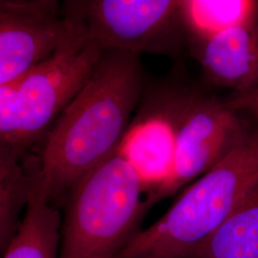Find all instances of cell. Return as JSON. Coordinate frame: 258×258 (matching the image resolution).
I'll list each match as a JSON object with an SVG mask.
<instances>
[{
  "instance_id": "obj_9",
  "label": "cell",
  "mask_w": 258,
  "mask_h": 258,
  "mask_svg": "<svg viewBox=\"0 0 258 258\" xmlns=\"http://www.w3.org/2000/svg\"><path fill=\"white\" fill-rule=\"evenodd\" d=\"M167 110L130 124L118 148L145 185L148 207L160 201L173 167L174 123Z\"/></svg>"
},
{
  "instance_id": "obj_1",
  "label": "cell",
  "mask_w": 258,
  "mask_h": 258,
  "mask_svg": "<svg viewBox=\"0 0 258 258\" xmlns=\"http://www.w3.org/2000/svg\"><path fill=\"white\" fill-rule=\"evenodd\" d=\"M140 55L103 52L47 134L37 177L52 203L119 148L144 88Z\"/></svg>"
},
{
  "instance_id": "obj_7",
  "label": "cell",
  "mask_w": 258,
  "mask_h": 258,
  "mask_svg": "<svg viewBox=\"0 0 258 258\" xmlns=\"http://www.w3.org/2000/svg\"><path fill=\"white\" fill-rule=\"evenodd\" d=\"M75 29L55 0H0V87L52 55Z\"/></svg>"
},
{
  "instance_id": "obj_2",
  "label": "cell",
  "mask_w": 258,
  "mask_h": 258,
  "mask_svg": "<svg viewBox=\"0 0 258 258\" xmlns=\"http://www.w3.org/2000/svg\"><path fill=\"white\" fill-rule=\"evenodd\" d=\"M258 183V122L116 258H191Z\"/></svg>"
},
{
  "instance_id": "obj_10",
  "label": "cell",
  "mask_w": 258,
  "mask_h": 258,
  "mask_svg": "<svg viewBox=\"0 0 258 258\" xmlns=\"http://www.w3.org/2000/svg\"><path fill=\"white\" fill-rule=\"evenodd\" d=\"M61 221L37 174L19 230L1 258H58Z\"/></svg>"
},
{
  "instance_id": "obj_6",
  "label": "cell",
  "mask_w": 258,
  "mask_h": 258,
  "mask_svg": "<svg viewBox=\"0 0 258 258\" xmlns=\"http://www.w3.org/2000/svg\"><path fill=\"white\" fill-rule=\"evenodd\" d=\"M168 109L174 123V161L160 200L218 164L239 145L251 126L243 114L212 99L182 100Z\"/></svg>"
},
{
  "instance_id": "obj_3",
  "label": "cell",
  "mask_w": 258,
  "mask_h": 258,
  "mask_svg": "<svg viewBox=\"0 0 258 258\" xmlns=\"http://www.w3.org/2000/svg\"><path fill=\"white\" fill-rule=\"evenodd\" d=\"M68 194L58 258H116L149 208L140 176L118 149Z\"/></svg>"
},
{
  "instance_id": "obj_12",
  "label": "cell",
  "mask_w": 258,
  "mask_h": 258,
  "mask_svg": "<svg viewBox=\"0 0 258 258\" xmlns=\"http://www.w3.org/2000/svg\"><path fill=\"white\" fill-rule=\"evenodd\" d=\"M18 149L0 139V251L16 235L36 182L37 170L28 171Z\"/></svg>"
},
{
  "instance_id": "obj_8",
  "label": "cell",
  "mask_w": 258,
  "mask_h": 258,
  "mask_svg": "<svg viewBox=\"0 0 258 258\" xmlns=\"http://www.w3.org/2000/svg\"><path fill=\"white\" fill-rule=\"evenodd\" d=\"M191 42L195 58L214 84L234 94L258 87V18Z\"/></svg>"
},
{
  "instance_id": "obj_4",
  "label": "cell",
  "mask_w": 258,
  "mask_h": 258,
  "mask_svg": "<svg viewBox=\"0 0 258 258\" xmlns=\"http://www.w3.org/2000/svg\"><path fill=\"white\" fill-rule=\"evenodd\" d=\"M68 16L75 21L72 35L46 59L0 87V139L19 151L47 136L101 59L102 51Z\"/></svg>"
},
{
  "instance_id": "obj_5",
  "label": "cell",
  "mask_w": 258,
  "mask_h": 258,
  "mask_svg": "<svg viewBox=\"0 0 258 258\" xmlns=\"http://www.w3.org/2000/svg\"><path fill=\"white\" fill-rule=\"evenodd\" d=\"M62 9L100 51L166 53L184 33L179 0L65 1Z\"/></svg>"
},
{
  "instance_id": "obj_13",
  "label": "cell",
  "mask_w": 258,
  "mask_h": 258,
  "mask_svg": "<svg viewBox=\"0 0 258 258\" xmlns=\"http://www.w3.org/2000/svg\"><path fill=\"white\" fill-rule=\"evenodd\" d=\"M184 32L202 40L258 18V1L179 0Z\"/></svg>"
},
{
  "instance_id": "obj_14",
  "label": "cell",
  "mask_w": 258,
  "mask_h": 258,
  "mask_svg": "<svg viewBox=\"0 0 258 258\" xmlns=\"http://www.w3.org/2000/svg\"><path fill=\"white\" fill-rule=\"evenodd\" d=\"M226 103L241 114H249L258 121V87L250 92L234 94L231 101Z\"/></svg>"
},
{
  "instance_id": "obj_11",
  "label": "cell",
  "mask_w": 258,
  "mask_h": 258,
  "mask_svg": "<svg viewBox=\"0 0 258 258\" xmlns=\"http://www.w3.org/2000/svg\"><path fill=\"white\" fill-rule=\"evenodd\" d=\"M191 258H258V183Z\"/></svg>"
}]
</instances>
